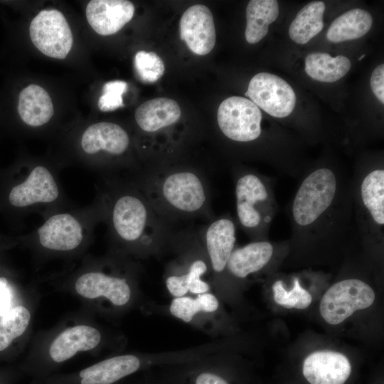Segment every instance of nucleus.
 Listing matches in <instances>:
<instances>
[{"instance_id": "nucleus-3", "label": "nucleus", "mask_w": 384, "mask_h": 384, "mask_svg": "<svg viewBox=\"0 0 384 384\" xmlns=\"http://www.w3.org/2000/svg\"><path fill=\"white\" fill-rule=\"evenodd\" d=\"M374 272L381 274L364 253L353 257L351 252L344 259L337 278L319 299V314L326 325L343 326L375 306L377 292L370 278Z\"/></svg>"}, {"instance_id": "nucleus-19", "label": "nucleus", "mask_w": 384, "mask_h": 384, "mask_svg": "<svg viewBox=\"0 0 384 384\" xmlns=\"http://www.w3.org/2000/svg\"><path fill=\"white\" fill-rule=\"evenodd\" d=\"M127 132L119 125L108 122L93 124L82 134L81 146L89 154L104 151L111 156H120L129 148Z\"/></svg>"}, {"instance_id": "nucleus-8", "label": "nucleus", "mask_w": 384, "mask_h": 384, "mask_svg": "<svg viewBox=\"0 0 384 384\" xmlns=\"http://www.w3.org/2000/svg\"><path fill=\"white\" fill-rule=\"evenodd\" d=\"M262 118L260 108L250 100L240 96L224 100L217 113L221 133L238 144H250L261 137Z\"/></svg>"}, {"instance_id": "nucleus-22", "label": "nucleus", "mask_w": 384, "mask_h": 384, "mask_svg": "<svg viewBox=\"0 0 384 384\" xmlns=\"http://www.w3.org/2000/svg\"><path fill=\"white\" fill-rule=\"evenodd\" d=\"M139 366L140 361L135 356H114L82 370L80 384H112L134 373Z\"/></svg>"}, {"instance_id": "nucleus-10", "label": "nucleus", "mask_w": 384, "mask_h": 384, "mask_svg": "<svg viewBox=\"0 0 384 384\" xmlns=\"http://www.w3.org/2000/svg\"><path fill=\"white\" fill-rule=\"evenodd\" d=\"M30 37L33 45L44 55L64 59L73 46V34L63 14L58 10L44 9L32 20Z\"/></svg>"}, {"instance_id": "nucleus-25", "label": "nucleus", "mask_w": 384, "mask_h": 384, "mask_svg": "<svg viewBox=\"0 0 384 384\" xmlns=\"http://www.w3.org/2000/svg\"><path fill=\"white\" fill-rule=\"evenodd\" d=\"M279 16V4L276 0H252L246 9L245 37L247 43L255 44L268 33L269 26Z\"/></svg>"}, {"instance_id": "nucleus-11", "label": "nucleus", "mask_w": 384, "mask_h": 384, "mask_svg": "<svg viewBox=\"0 0 384 384\" xmlns=\"http://www.w3.org/2000/svg\"><path fill=\"white\" fill-rule=\"evenodd\" d=\"M245 95L276 118L288 117L296 105V95L290 85L280 77L265 72L252 77Z\"/></svg>"}, {"instance_id": "nucleus-15", "label": "nucleus", "mask_w": 384, "mask_h": 384, "mask_svg": "<svg viewBox=\"0 0 384 384\" xmlns=\"http://www.w3.org/2000/svg\"><path fill=\"white\" fill-rule=\"evenodd\" d=\"M134 14V4L126 0H92L86 7L89 24L102 36L118 32L131 21Z\"/></svg>"}, {"instance_id": "nucleus-37", "label": "nucleus", "mask_w": 384, "mask_h": 384, "mask_svg": "<svg viewBox=\"0 0 384 384\" xmlns=\"http://www.w3.org/2000/svg\"><path fill=\"white\" fill-rule=\"evenodd\" d=\"M365 56H366L365 54L363 55L362 56H361V57L358 58V60H361V59H362L363 58H364Z\"/></svg>"}, {"instance_id": "nucleus-7", "label": "nucleus", "mask_w": 384, "mask_h": 384, "mask_svg": "<svg viewBox=\"0 0 384 384\" xmlns=\"http://www.w3.org/2000/svg\"><path fill=\"white\" fill-rule=\"evenodd\" d=\"M289 252L288 240L251 241L234 249L227 264L226 274L240 280L262 273L270 277L284 265Z\"/></svg>"}, {"instance_id": "nucleus-6", "label": "nucleus", "mask_w": 384, "mask_h": 384, "mask_svg": "<svg viewBox=\"0 0 384 384\" xmlns=\"http://www.w3.org/2000/svg\"><path fill=\"white\" fill-rule=\"evenodd\" d=\"M235 186L237 223L252 241L267 240L279 210L273 181L257 171L237 167Z\"/></svg>"}, {"instance_id": "nucleus-9", "label": "nucleus", "mask_w": 384, "mask_h": 384, "mask_svg": "<svg viewBox=\"0 0 384 384\" xmlns=\"http://www.w3.org/2000/svg\"><path fill=\"white\" fill-rule=\"evenodd\" d=\"M302 372L309 384H345L353 365L347 351L329 344H316L304 351Z\"/></svg>"}, {"instance_id": "nucleus-36", "label": "nucleus", "mask_w": 384, "mask_h": 384, "mask_svg": "<svg viewBox=\"0 0 384 384\" xmlns=\"http://www.w3.org/2000/svg\"><path fill=\"white\" fill-rule=\"evenodd\" d=\"M6 285H7L6 280L4 278L0 279V291L4 287H6Z\"/></svg>"}, {"instance_id": "nucleus-20", "label": "nucleus", "mask_w": 384, "mask_h": 384, "mask_svg": "<svg viewBox=\"0 0 384 384\" xmlns=\"http://www.w3.org/2000/svg\"><path fill=\"white\" fill-rule=\"evenodd\" d=\"M134 115L139 127L143 132L154 134L176 124L181 112L175 100L158 97L139 105Z\"/></svg>"}, {"instance_id": "nucleus-4", "label": "nucleus", "mask_w": 384, "mask_h": 384, "mask_svg": "<svg viewBox=\"0 0 384 384\" xmlns=\"http://www.w3.org/2000/svg\"><path fill=\"white\" fill-rule=\"evenodd\" d=\"M353 215L358 246L381 270L384 245V168L358 166L351 174Z\"/></svg>"}, {"instance_id": "nucleus-5", "label": "nucleus", "mask_w": 384, "mask_h": 384, "mask_svg": "<svg viewBox=\"0 0 384 384\" xmlns=\"http://www.w3.org/2000/svg\"><path fill=\"white\" fill-rule=\"evenodd\" d=\"M110 221L121 240L151 252L172 242L176 233L139 190L124 191L115 196L110 207Z\"/></svg>"}, {"instance_id": "nucleus-33", "label": "nucleus", "mask_w": 384, "mask_h": 384, "mask_svg": "<svg viewBox=\"0 0 384 384\" xmlns=\"http://www.w3.org/2000/svg\"><path fill=\"white\" fill-rule=\"evenodd\" d=\"M370 87L377 99L384 103V65L380 64L373 71L370 77Z\"/></svg>"}, {"instance_id": "nucleus-38", "label": "nucleus", "mask_w": 384, "mask_h": 384, "mask_svg": "<svg viewBox=\"0 0 384 384\" xmlns=\"http://www.w3.org/2000/svg\"><path fill=\"white\" fill-rule=\"evenodd\" d=\"M0 384H1V382H0Z\"/></svg>"}, {"instance_id": "nucleus-32", "label": "nucleus", "mask_w": 384, "mask_h": 384, "mask_svg": "<svg viewBox=\"0 0 384 384\" xmlns=\"http://www.w3.org/2000/svg\"><path fill=\"white\" fill-rule=\"evenodd\" d=\"M127 90V83L122 80L106 82L102 95L98 100V107L102 112L113 111L124 106L122 95Z\"/></svg>"}, {"instance_id": "nucleus-18", "label": "nucleus", "mask_w": 384, "mask_h": 384, "mask_svg": "<svg viewBox=\"0 0 384 384\" xmlns=\"http://www.w3.org/2000/svg\"><path fill=\"white\" fill-rule=\"evenodd\" d=\"M309 272L285 275L275 272L270 276L274 303L283 309L305 310L313 302V295L304 282Z\"/></svg>"}, {"instance_id": "nucleus-21", "label": "nucleus", "mask_w": 384, "mask_h": 384, "mask_svg": "<svg viewBox=\"0 0 384 384\" xmlns=\"http://www.w3.org/2000/svg\"><path fill=\"white\" fill-rule=\"evenodd\" d=\"M101 336L95 328L78 325L60 334L50 346L49 353L56 363H61L74 356L78 351H90L100 343Z\"/></svg>"}, {"instance_id": "nucleus-23", "label": "nucleus", "mask_w": 384, "mask_h": 384, "mask_svg": "<svg viewBox=\"0 0 384 384\" xmlns=\"http://www.w3.org/2000/svg\"><path fill=\"white\" fill-rule=\"evenodd\" d=\"M18 111L21 119L32 127L47 123L54 113L50 95L45 89L35 84L29 85L20 92Z\"/></svg>"}, {"instance_id": "nucleus-26", "label": "nucleus", "mask_w": 384, "mask_h": 384, "mask_svg": "<svg viewBox=\"0 0 384 384\" xmlns=\"http://www.w3.org/2000/svg\"><path fill=\"white\" fill-rule=\"evenodd\" d=\"M351 67L350 60L344 55L332 57L326 53L314 52L305 58L306 73L313 80L322 82L340 80Z\"/></svg>"}, {"instance_id": "nucleus-35", "label": "nucleus", "mask_w": 384, "mask_h": 384, "mask_svg": "<svg viewBox=\"0 0 384 384\" xmlns=\"http://www.w3.org/2000/svg\"><path fill=\"white\" fill-rule=\"evenodd\" d=\"M10 306V294L8 289L4 287L0 291V314H6Z\"/></svg>"}, {"instance_id": "nucleus-1", "label": "nucleus", "mask_w": 384, "mask_h": 384, "mask_svg": "<svg viewBox=\"0 0 384 384\" xmlns=\"http://www.w3.org/2000/svg\"><path fill=\"white\" fill-rule=\"evenodd\" d=\"M285 210L291 225L289 267L330 265L358 244L353 215L351 174L322 162L307 167Z\"/></svg>"}, {"instance_id": "nucleus-12", "label": "nucleus", "mask_w": 384, "mask_h": 384, "mask_svg": "<svg viewBox=\"0 0 384 384\" xmlns=\"http://www.w3.org/2000/svg\"><path fill=\"white\" fill-rule=\"evenodd\" d=\"M215 274H226V267L235 248L236 223L230 215L215 218L198 232Z\"/></svg>"}, {"instance_id": "nucleus-17", "label": "nucleus", "mask_w": 384, "mask_h": 384, "mask_svg": "<svg viewBox=\"0 0 384 384\" xmlns=\"http://www.w3.org/2000/svg\"><path fill=\"white\" fill-rule=\"evenodd\" d=\"M75 287L85 298L104 297L116 306L126 304L131 297V289L125 279L99 272L82 274L77 279Z\"/></svg>"}, {"instance_id": "nucleus-31", "label": "nucleus", "mask_w": 384, "mask_h": 384, "mask_svg": "<svg viewBox=\"0 0 384 384\" xmlns=\"http://www.w3.org/2000/svg\"><path fill=\"white\" fill-rule=\"evenodd\" d=\"M134 65L137 76L146 83L155 82L162 77L165 70L163 60L154 52H137L134 56Z\"/></svg>"}, {"instance_id": "nucleus-30", "label": "nucleus", "mask_w": 384, "mask_h": 384, "mask_svg": "<svg viewBox=\"0 0 384 384\" xmlns=\"http://www.w3.org/2000/svg\"><path fill=\"white\" fill-rule=\"evenodd\" d=\"M30 319L29 311L23 306H17L4 315L0 319V351L24 333Z\"/></svg>"}, {"instance_id": "nucleus-34", "label": "nucleus", "mask_w": 384, "mask_h": 384, "mask_svg": "<svg viewBox=\"0 0 384 384\" xmlns=\"http://www.w3.org/2000/svg\"><path fill=\"white\" fill-rule=\"evenodd\" d=\"M196 384H228L222 377L211 373L200 374L196 381Z\"/></svg>"}, {"instance_id": "nucleus-2", "label": "nucleus", "mask_w": 384, "mask_h": 384, "mask_svg": "<svg viewBox=\"0 0 384 384\" xmlns=\"http://www.w3.org/2000/svg\"><path fill=\"white\" fill-rule=\"evenodd\" d=\"M139 191L169 224L181 220L215 218L204 174L188 166H160L142 174Z\"/></svg>"}, {"instance_id": "nucleus-27", "label": "nucleus", "mask_w": 384, "mask_h": 384, "mask_svg": "<svg viewBox=\"0 0 384 384\" xmlns=\"http://www.w3.org/2000/svg\"><path fill=\"white\" fill-rule=\"evenodd\" d=\"M325 4L316 1L307 4L297 14L289 28L290 38L298 44H305L324 28Z\"/></svg>"}, {"instance_id": "nucleus-13", "label": "nucleus", "mask_w": 384, "mask_h": 384, "mask_svg": "<svg viewBox=\"0 0 384 384\" xmlns=\"http://www.w3.org/2000/svg\"><path fill=\"white\" fill-rule=\"evenodd\" d=\"M180 36L195 54L209 53L215 44V28L210 10L195 4L183 14L179 23Z\"/></svg>"}, {"instance_id": "nucleus-24", "label": "nucleus", "mask_w": 384, "mask_h": 384, "mask_svg": "<svg viewBox=\"0 0 384 384\" xmlns=\"http://www.w3.org/2000/svg\"><path fill=\"white\" fill-rule=\"evenodd\" d=\"M372 23L370 13L361 9H353L334 20L327 31L326 38L332 43L358 39L369 31Z\"/></svg>"}, {"instance_id": "nucleus-29", "label": "nucleus", "mask_w": 384, "mask_h": 384, "mask_svg": "<svg viewBox=\"0 0 384 384\" xmlns=\"http://www.w3.org/2000/svg\"><path fill=\"white\" fill-rule=\"evenodd\" d=\"M219 306L218 299L210 293L198 294L195 299L179 297L173 299L169 310L171 314L184 322H190L200 312H214Z\"/></svg>"}, {"instance_id": "nucleus-14", "label": "nucleus", "mask_w": 384, "mask_h": 384, "mask_svg": "<svg viewBox=\"0 0 384 384\" xmlns=\"http://www.w3.org/2000/svg\"><path fill=\"white\" fill-rule=\"evenodd\" d=\"M59 196V190L50 171L36 166L22 183L14 186L9 201L16 207H27L38 203H51Z\"/></svg>"}, {"instance_id": "nucleus-28", "label": "nucleus", "mask_w": 384, "mask_h": 384, "mask_svg": "<svg viewBox=\"0 0 384 384\" xmlns=\"http://www.w3.org/2000/svg\"><path fill=\"white\" fill-rule=\"evenodd\" d=\"M208 265L204 259L191 260L187 269L181 274H173L167 277L166 286L174 297H183L188 292L201 294L210 289L209 284L201 277L208 271Z\"/></svg>"}, {"instance_id": "nucleus-16", "label": "nucleus", "mask_w": 384, "mask_h": 384, "mask_svg": "<svg viewBox=\"0 0 384 384\" xmlns=\"http://www.w3.org/2000/svg\"><path fill=\"white\" fill-rule=\"evenodd\" d=\"M38 234L43 247L58 251L76 248L83 237L82 225L69 213L52 215L38 229Z\"/></svg>"}]
</instances>
